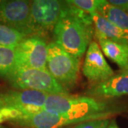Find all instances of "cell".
<instances>
[{
  "label": "cell",
  "mask_w": 128,
  "mask_h": 128,
  "mask_svg": "<svg viewBox=\"0 0 128 128\" xmlns=\"http://www.w3.org/2000/svg\"><path fill=\"white\" fill-rule=\"evenodd\" d=\"M15 49L0 45V76L7 78L16 68Z\"/></svg>",
  "instance_id": "obj_15"
},
{
  "label": "cell",
  "mask_w": 128,
  "mask_h": 128,
  "mask_svg": "<svg viewBox=\"0 0 128 128\" xmlns=\"http://www.w3.org/2000/svg\"><path fill=\"white\" fill-rule=\"evenodd\" d=\"M110 119H99L83 122L72 128H107L110 122Z\"/></svg>",
  "instance_id": "obj_17"
},
{
  "label": "cell",
  "mask_w": 128,
  "mask_h": 128,
  "mask_svg": "<svg viewBox=\"0 0 128 128\" xmlns=\"http://www.w3.org/2000/svg\"><path fill=\"white\" fill-rule=\"evenodd\" d=\"M97 12L110 23L128 30V13L110 4L107 0H100Z\"/></svg>",
  "instance_id": "obj_13"
},
{
  "label": "cell",
  "mask_w": 128,
  "mask_h": 128,
  "mask_svg": "<svg viewBox=\"0 0 128 128\" xmlns=\"http://www.w3.org/2000/svg\"><path fill=\"white\" fill-rule=\"evenodd\" d=\"M53 34L54 41L70 54L80 58L94 36L91 14L64 1L63 12Z\"/></svg>",
  "instance_id": "obj_1"
},
{
  "label": "cell",
  "mask_w": 128,
  "mask_h": 128,
  "mask_svg": "<svg viewBox=\"0 0 128 128\" xmlns=\"http://www.w3.org/2000/svg\"><path fill=\"white\" fill-rule=\"evenodd\" d=\"M7 80L12 87L20 90H35L47 95L68 93L47 69L16 67Z\"/></svg>",
  "instance_id": "obj_4"
},
{
  "label": "cell",
  "mask_w": 128,
  "mask_h": 128,
  "mask_svg": "<svg viewBox=\"0 0 128 128\" xmlns=\"http://www.w3.org/2000/svg\"><path fill=\"white\" fill-rule=\"evenodd\" d=\"M98 43L106 57L117 64L121 70H128V44L109 39H99Z\"/></svg>",
  "instance_id": "obj_12"
},
{
  "label": "cell",
  "mask_w": 128,
  "mask_h": 128,
  "mask_svg": "<svg viewBox=\"0 0 128 128\" xmlns=\"http://www.w3.org/2000/svg\"><path fill=\"white\" fill-rule=\"evenodd\" d=\"M108 2L110 4L128 13V0H108Z\"/></svg>",
  "instance_id": "obj_18"
},
{
  "label": "cell",
  "mask_w": 128,
  "mask_h": 128,
  "mask_svg": "<svg viewBox=\"0 0 128 128\" xmlns=\"http://www.w3.org/2000/svg\"><path fill=\"white\" fill-rule=\"evenodd\" d=\"M46 68L68 91L78 82L80 58L68 53L55 41L48 44Z\"/></svg>",
  "instance_id": "obj_3"
},
{
  "label": "cell",
  "mask_w": 128,
  "mask_h": 128,
  "mask_svg": "<svg viewBox=\"0 0 128 128\" xmlns=\"http://www.w3.org/2000/svg\"><path fill=\"white\" fill-rule=\"evenodd\" d=\"M85 96L103 100L128 96V70H121L105 80L92 84Z\"/></svg>",
  "instance_id": "obj_10"
},
{
  "label": "cell",
  "mask_w": 128,
  "mask_h": 128,
  "mask_svg": "<svg viewBox=\"0 0 128 128\" xmlns=\"http://www.w3.org/2000/svg\"><path fill=\"white\" fill-rule=\"evenodd\" d=\"M124 106L108 100L86 96H75L68 94L48 95L44 111L49 113L68 114L76 118L100 116L109 118L124 112Z\"/></svg>",
  "instance_id": "obj_2"
},
{
  "label": "cell",
  "mask_w": 128,
  "mask_h": 128,
  "mask_svg": "<svg viewBox=\"0 0 128 128\" xmlns=\"http://www.w3.org/2000/svg\"></svg>",
  "instance_id": "obj_21"
},
{
  "label": "cell",
  "mask_w": 128,
  "mask_h": 128,
  "mask_svg": "<svg viewBox=\"0 0 128 128\" xmlns=\"http://www.w3.org/2000/svg\"><path fill=\"white\" fill-rule=\"evenodd\" d=\"M82 71L83 76L92 84L105 80L114 74L96 41H92L86 50Z\"/></svg>",
  "instance_id": "obj_9"
},
{
  "label": "cell",
  "mask_w": 128,
  "mask_h": 128,
  "mask_svg": "<svg viewBox=\"0 0 128 128\" xmlns=\"http://www.w3.org/2000/svg\"><path fill=\"white\" fill-rule=\"evenodd\" d=\"M64 1L34 0L31 2L32 24L36 34L42 36L54 31L61 16Z\"/></svg>",
  "instance_id": "obj_7"
},
{
  "label": "cell",
  "mask_w": 128,
  "mask_h": 128,
  "mask_svg": "<svg viewBox=\"0 0 128 128\" xmlns=\"http://www.w3.org/2000/svg\"><path fill=\"white\" fill-rule=\"evenodd\" d=\"M15 52L16 67L47 69L48 44L44 36H28L15 48Z\"/></svg>",
  "instance_id": "obj_5"
},
{
  "label": "cell",
  "mask_w": 128,
  "mask_h": 128,
  "mask_svg": "<svg viewBox=\"0 0 128 128\" xmlns=\"http://www.w3.org/2000/svg\"><path fill=\"white\" fill-rule=\"evenodd\" d=\"M27 36V35L16 29L15 28L0 22L1 46L15 49L18 44Z\"/></svg>",
  "instance_id": "obj_14"
},
{
  "label": "cell",
  "mask_w": 128,
  "mask_h": 128,
  "mask_svg": "<svg viewBox=\"0 0 128 128\" xmlns=\"http://www.w3.org/2000/svg\"><path fill=\"white\" fill-rule=\"evenodd\" d=\"M48 95L35 90H9L0 93V109H14L25 116L43 111Z\"/></svg>",
  "instance_id": "obj_8"
},
{
  "label": "cell",
  "mask_w": 128,
  "mask_h": 128,
  "mask_svg": "<svg viewBox=\"0 0 128 128\" xmlns=\"http://www.w3.org/2000/svg\"><path fill=\"white\" fill-rule=\"evenodd\" d=\"M0 128H4V127H2V126H0Z\"/></svg>",
  "instance_id": "obj_20"
},
{
  "label": "cell",
  "mask_w": 128,
  "mask_h": 128,
  "mask_svg": "<svg viewBox=\"0 0 128 128\" xmlns=\"http://www.w3.org/2000/svg\"><path fill=\"white\" fill-rule=\"evenodd\" d=\"M31 2L26 0L0 1V22L27 36L36 35L32 24Z\"/></svg>",
  "instance_id": "obj_6"
},
{
  "label": "cell",
  "mask_w": 128,
  "mask_h": 128,
  "mask_svg": "<svg viewBox=\"0 0 128 128\" xmlns=\"http://www.w3.org/2000/svg\"><path fill=\"white\" fill-rule=\"evenodd\" d=\"M70 4L81 9L85 12L91 14L97 12L100 0H68Z\"/></svg>",
  "instance_id": "obj_16"
},
{
  "label": "cell",
  "mask_w": 128,
  "mask_h": 128,
  "mask_svg": "<svg viewBox=\"0 0 128 128\" xmlns=\"http://www.w3.org/2000/svg\"><path fill=\"white\" fill-rule=\"evenodd\" d=\"M107 128H120V127L118 125V124L116 122L115 120H111L110 124L108 125V127Z\"/></svg>",
  "instance_id": "obj_19"
},
{
  "label": "cell",
  "mask_w": 128,
  "mask_h": 128,
  "mask_svg": "<svg viewBox=\"0 0 128 128\" xmlns=\"http://www.w3.org/2000/svg\"><path fill=\"white\" fill-rule=\"evenodd\" d=\"M94 36L97 40L109 39L128 44V30L122 29L102 17L98 12L91 14Z\"/></svg>",
  "instance_id": "obj_11"
}]
</instances>
